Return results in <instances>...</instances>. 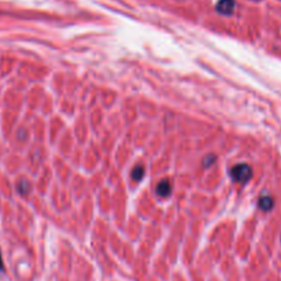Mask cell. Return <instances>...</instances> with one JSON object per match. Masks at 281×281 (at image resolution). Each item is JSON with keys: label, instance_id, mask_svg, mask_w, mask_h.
I'll list each match as a JSON object with an SVG mask.
<instances>
[{"label": "cell", "instance_id": "cell-1", "mask_svg": "<svg viewBox=\"0 0 281 281\" xmlns=\"http://www.w3.org/2000/svg\"><path fill=\"white\" fill-rule=\"evenodd\" d=\"M231 177L232 180L239 183V184H245L253 177V169L247 163H239L231 169Z\"/></svg>", "mask_w": 281, "mask_h": 281}, {"label": "cell", "instance_id": "cell-2", "mask_svg": "<svg viewBox=\"0 0 281 281\" xmlns=\"http://www.w3.org/2000/svg\"><path fill=\"white\" fill-rule=\"evenodd\" d=\"M236 9L235 0H218L216 5V10L222 15H232Z\"/></svg>", "mask_w": 281, "mask_h": 281}, {"label": "cell", "instance_id": "cell-8", "mask_svg": "<svg viewBox=\"0 0 281 281\" xmlns=\"http://www.w3.org/2000/svg\"><path fill=\"white\" fill-rule=\"evenodd\" d=\"M0 270H3V258H2V253H0Z\"/></svg>", "mask_w": 281, "mask_h": 281}, {"label": "cell", "instance_id": "cell-3", "mask_svg": "<svg viewBox=\"0 0 281 281\" xmlns=\"http://www.w3.org/2000/svg\"><path fill=\"white\" fill-rule=\"evenodd\" d=\"M171 192V184L169 180H162L158 183L157 185V195H159V196H163V198H166V196H169Z\"/></svg>", "mask_w": 281, "mask_h": 281}, {"label": "cell", "instance_id": "cell-5", "mask_svg": "<svg viewBox=\"0 0 281 281\" xmlns=\"http://www.w3.org/2000/svg\"><path fill=\"white\" fill-rule=\"evenodd\" d=\"M144 174H146V169L143 165H136L132 169V180L133 181H142Z\"/></svg>", "mask_w": 281, "mask_h": 281}, {"label": "cell", "instance_id": "cell-7", "mask_svg": "<svg viewBox=\"0 0 281 281\" xmlns=\"http://www.w3.org/2000/svg\"><path fill=\"white\" fill-rule=\"evenodd\" d=\"M214 162H216V157H214V155H210V159H208V158H207V159L204 158V166H206V167L212 166Z\"/></svg>", "mask_w": 281, "mask_h": 281}, {"label": "cell", "instance_id": "cell-4", "mask_svg": "<svg viewBox=\"0 0 281 281\" xmlns=\"http://www.w3.org/2000/svg\"><path fill=\"white\" fill-rule=\"evenodd\" d=\"M259 208L263 210V212H269V210H272L273 204H274V200H273L272 196H269V195H265L262 198L259 199Z\"/></svg>", "mask_w": 281, "mask_h": 281}, {"label": "cell", "instance_id": "cell-6", "mask_svg": "<svg viewBox=\"0 0 281 281\" xmlns=\"http://www.w3.org/2000/svg\"><path fill=\"white\" fill-rule=\"evenodd\" d=\"M29 189H30V185H29V183L26 180H22L21 181V184L18 185V191L21 192V194L26 195L29 192Z\"/></svg>", "mask_w": 281, "mask_h": 281}]
</instances>
